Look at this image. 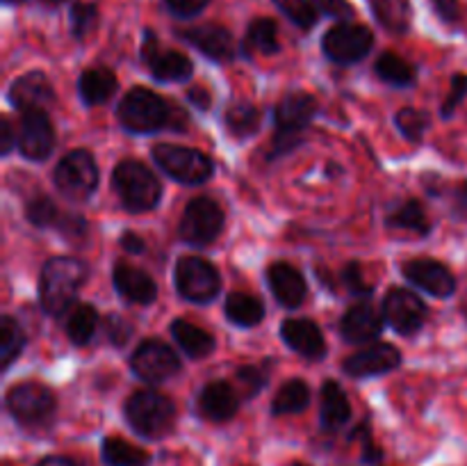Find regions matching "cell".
Wrapping results in <instances>:
<instances>
[{
  "label": "cell",
  "instance_id": "obj_49",
  "mask_svg": "<svg viewBox=\"0 0 467 466\" xmlns=\"http://www.w3.org/2000/svg\"><path fill=\"white\" fill-rule=\"evenodd\" d=\"M433 7V12L442 18L445 23L454 26L463 18V12H461V3L459 0H429Z\"/></svg>",
  "mask_w": 467,
  "mask_h": 466
},
{
  "label": "cell",
  "instance_id": "obj_38",
  "mask_svg": "<svg viewBox=\"0 0 467 466\" xmlns=\"http://www.w3.org/2000/svg\"><path fill=\"white\" fill-rule=\"evenodd\" d=\"M26 217L32 227L36 228H50V227H57L59 217V208L55 206V201L46 195H35L27 199L26 204Z\"/></svg>",
  "mask_w": 467,
  "mask_h": 466
},
{
  "label": "cell",
  "instance_id": "obj_13",
  "mask_svg": "<svg viewBox=\"0 0 467 466\" xmlns=\"http://www.w3.org/2000/svg\"><path fill=\"white\" fill-rule=\"evenodd\" d=\"M53 146L55 131L46 110H30V112H23L21 132H18V151H21L27 160L41 163V160H46L53 154Z\"/></svg>",
  "mask_w": 467,
  "mask_h": 466
},
{
  "label": "cell",
  "instance_id": "obj_7",
  "mask_svg": "<svg viewBox=\"0 0 467 466\" xmlns=\"http://www.w3.org/2000/svg\"><path fill=\"white\" fill-rule=\"evenodd\" d=\"M176 288L194 304H208L222 291V277L213 263L199 256H185L176 263Z\"/></svg>",
  "mask_w": 467,
  "mask_h": 466
},
{
  "label": "cell",
  "instance_id": "obj_12",
  "mask_svg": "<svg viewBox=\"0 0 467 466\" xmlns=\"http://www.w3.org/2000/svg\"><path fill=\"white\" fill-rule=\"evenodd\" d=\"M427 304L409 288H392L383 300V318L401 336L420 332L427 323Z\"/></svg>",
  "mask_w": 467,
  "mask_h": 466
},
{
  "label": "cell",
  "instance_id": "obj_18",
  "mask_svg": "<svg viewBox=\"0 0 467 466\" xmlns=\"http://www.w3.org/2000/svg\"><path fill=\"white\" fill-rule=\"evenodd\" d=\"M404 277L420 291L429 292L433 297H450L456 291L454 274L447 270V265L431 259H415L404 265Z\"/></svg>",
  "mask_w": 467,
  "mask_h": 466
},
{
  "label": "cell",
  "instance_id": "obj_23",
  "mask_svg": "<svg viewBox=\"0 0 467 466\" xmlns=\"http://www.w3.org/2000/svg\"><path fill=\"white\" fill-rule=\"evenodd\" d=\"M199 409L213 423H226L240 409V396L228 382L205 384L199 396Z\"/></svg>",
  "mask_w": 467,
  "mask_h": 466
},
{
  "label": "cell",
  "instance_id": "obj_47",
  "mask_svg": "<svg viewBox=\"0 0 467 466\" xmlns=\"http://www.w3.org/2000/svg\"><path fill=\"white\" fill-rule=\"evenodd\" d=\"M169 12L178 18H194L210 5V0H164Z\"/></svg>",
  "mask_w": 467,
  "mask_h": 466
},
{
  "label": "cell",
  "instance_id": "obj_14",
  "mask_svg": "<svg viewBox=\"0 0 467 466\" xmlns=\"http://www.w3.org/2000/svg\"><path fill=\"white\" fill-rule=\"evenodd\" d=\"M401 365V352L397 350L392 343H372V345L363 347L356 355L347 356L342 370L349 377L363 379L374 377V375L390 373V370L400 368Z\"/></svg>",
  "mask_w": 467,
  "mask_h": 466
},
{
  "label": "cell",
  "instance_id": "obj_40",
  "mask_svg": "<svg viewBox=\"0 0 467 466\" xmlns=\"http://www.w3.org/2000/svg\"><path fill=\"white\" fill-rule=\"evenodd\" d=\"M395 123L406 140L418 144V142L424 140V132L431 126V119H429L427 112H422V110L418 108H401L400 112L395 114Z\"/></svg>",
  "mask_w": 467,
  "mask_h": 466
},
{
  "label": "cell",
  "instance_id": "obj_5",
  "mask_svg": "<svg viewBox=\"0 0 467 466\" xmlns=\"http://www.w3.org/2000/svg\"><path fill=\"white\" fill-rule=\"evenodd\" d=\"M55 187L71 201H85L99 187V167L89 151L76 149L64 155L53 172Z\"/></svg>",
  "mask_w": 467,
  "mask_h": 466
},
{
  "label": "cell",
  "instance_id": "obj_44",
  "mask_svg": "<svg viewBox=\"0 0 467 466\" xmlns=\"http://www.w3.org/2000/svg\"><path fill=\"white\" fill-rule=\"evenodd\" d=\"M132 332H135L132 324L128 323L126 318H121V315L112 313L105 318V336H108V341L112 343V345L117 347L126 345V343L132 338Z\"/></svg>",
  "mask_w": 467,
  "mask_h": 466
},
{
  "label": "cell",
  "instance_id": "obj_33",
  "mask_svg": "<svg viewBox=\"0 0 467 466\" xmlns=\"http://www.w3.org/2000/svg\"><path fill=\"white\" fill-rule=\"evenodd\" d=\"M310 402V388L304 379H290L278 388L276 397L272 402V414L274 416H287V414H299L308 407Z\"/></svg>",
  "mask_w": 467,
  "mask_h": 466
},
{
  "label": "cell",
  "instance_id": "obj_50",
  "mask_svg": "<svg viewBox=\"0 0 467 466\" xmlns=\"http://www.w3.org/2000/svg\"><path fill=\"white\" fill-rule=\"evenodd\" d=\"M447 199H450L451 213H454L456 217L467 219V181L451 185L450 192H447Z\"/></svg>",
  "mask_w": 467,
  "mask_h": 466
},
{
  "label": "cell",
  "instance_id": "obj_10",
  "mask_svg": "<svg viewBox=\"0 0 467 466\" xmlns=\"http://www.w3.org/2000/svg\"><path fill=\"white\" fill-rule=\"evenodd\" d=\"M55 393L41 382H23L9 388L7 409L18 423L23 425H41L55 414Z\"/></svg>",
  "mask_w": 467,
  "mask_h": 466
},
{
  "label": "cell",
  "instance_id": "obj_55",
  "mask_svg": "<svg viewBox=\"0 0 467 466\" xmlns=\"http://www.w3.org/2000/svg\"><path fill=\"white\" fill-rule=\"evenodd\" d=\"M5 5H21V3H27V0H3Z\"/></svg>",
  "mask_w": 467,
  "mask_h": 466
},
{
  "label": "cell",
  "instance_id": "obj_11",
  "mask_svg": "<svg viewBox=\"0 0 467 466\" xmlns=\"http://www.w3.org/2000/svg\"><path fill=\"white\" fill-rule=\"evenodd\" d=\"M130 365L137 377L149 384H158L173 377L181 370V359L167 343L149 338V341L140 343V347L132 352Z\"/></svg>",
  "mask_w": 467,
  "mask_h": 466
},
{
  "label": "cell",
  "instance_id": "obj_25",
  "mask_svg": "<svg viewBox=\"0 0 467 466\" xmlns=\"http://www.w3.org/2000/svg\"><path fill=\"white\" fill-rule=\"evenodd\" d=\"M171 334L176 338V343L181 345V350L185 352L192 359H203V356L213 355L214 350V336L205 329L196 327L190 320H173L171 323Z\"/></svg>",
  "mask_w": 467,
  "mask_h": 466
},
{
  "label": "cell",
  "instance_id": "obj_24",
  "mask_svg": "<svg viewBox=\"0 0 467 466\" xmlns=\"http://www.w3.org/2000/svg\"><path fill=\"white\" fill-rule=\"evenodd\" d=\"M78 91H80L85 105H100L112 99V94L117 91V76L108 67L87 69L78 82Z\"/></svg>",
  "mask_w": 467,
  "mask_h": 466
},
{
  "label": "cell",
  "instance_id": "obj_1",
  "mask_svg": "<svg viewBox=\"0 0 467 466\" xmlns=\"http://www.w3.org/2000/svg\"><path fill=\"white\" fill-rule=\"evenodd\" d=\"M117 114L121 126L137 135L158 132L164 128H173V131L187 128V114L146 87H132L119 103Z\"/></svg>",
  "mask_w": 467,
  "mask_h": 466
},
{
  "label": "cell",
  "instance_id": "obj_39",
  "mask_svg": "<svg viewBox=\"0 0 467 466\" xmlns=\"http://www.w3.org/2000/svg\"><path fill=\"white\" fill-rule=\"evenodd\" d=\"M274 3L301 30H310L317 26L319 9L315 0H274Z\"/></svg>",
  "mask_w": 467,
  "mask_h": 466
},
{
  "label": "cell",
  "instance_id": "obj_52",
  "mask_svg": "<svg viewBox=\"0 0 467 466\" xmlns=\"http://www.w3.org/2000/svg\"><path fill=\"white\" fill-rule=\"evenodd\" d=\"M14 140H16V137H14L12 123H9V119H3V122H0V151H3V155L12 154L14 146L18 144V142Z\"/></svg>",
  "mask_w": 467,
  "mask_h": 466
},
{
  "label": "cell",
  "instance_id": "obj_48",
  "mask_svg": "<svg viewBox=\"0 0 467 466\" xmlns=\"http://www.w3.org/2000/svg\"><path fill=\"white\" fill-rule=\"evenodd\" d=\"M315 5H317L319 12L331 18L347 21V18L354 16V5L349 0H315Z\"/></svg>",
  "mask_w": 467,
  "mask_h": 466
},
{
  "label": "cell",
  "instance_id": "obj_17",
  "mask_svg": "<svg viewBox=\"0 0 467 466\" xmlns=\"http://www.w3.org/2000/svg\"><path fill=\"white\" fill-rule=\"evenodd\" d=\"M9 103L18 112H30V110H46L55 101L53 85L48 76L41 71H27L18 76L9 87Z\"/></svg>",
  "mask_w": 467,
  "mask_h": 466
},
{
  "label": "cell",
  "instance_id": "obj_36",
  "mask_svg": "<svg viewBox=\"0 0 467 466\" xmlns=\"http://www.w3.org/2000/svg\"><path fill=\"white\" fill-rule=\"evenodd\" d=\"M374 71L392 87H410L415 82V69L395 53H383L374 64Z\"/></svg>",
  "mask_w": 467,
  "mask_h": 466
},
{
  "label": "cell",
  "instance_id": "obj_46",
  "mask_svg": "<svg viewBox=\"0 0 467 466\" xmlns=\"http://www.w3.org/2000/svg\"><path fill=\"white\" fill-rule=\"evenodd\" d=\"M57 228H59V233H62V236L71 242L82 240V238L87 236L85 217H80V215H76V213L62 215L57 222Z\"/></svg>",
  "mask_w": 467,
  "mask_h": 466
},
{
  "label": "cell",
  "instance_id": "obj_34",
  "mask_svg": "<svg viewBox=\"0 0 467 466\" xmlns=\"http://www.w3.org/2000/svg\"><path fill=\"white\" fill-rule=\"evenodd\" d=\"M103 461L105 466H146L149 452L119 437H109L103 441Z\"/></svg>",
  "mask_w": 467,
  "mask_h": 466
},
{
  "label": "cell",
  "instance_id": "obj_56",
  "mask_svg": "<svg viewBox=\"0 0 467 466\" xmlns=\"http://www.w3.org/2000/svg\"><path fill=\"white\" fill-rule=\"evenodd\" d=\"M328 172H331V174H340V167H337V164H328Z\"/></svg>",
  "mask_w": 467,
  "mask_h": 466
},
{
  "label": "cell",
  "instance_id": "obj_19",
  "mask_svg": "<svg viewBox=\"0 0 467 466\" xmlns=\"http://www.w3.org/2000/svg\"><path fill=\"white\" fill-rule=\"evenodd\" d=\"M281 336L285 341V345L290 350H295L296 355H301L308 361H319L327 355V341H324V334L313 320L306 318H290L283 323Z\"/></svg>",
  "mask_w": 467,
  "mask_h": 466
},
{
  "label": "cell",
  "instance_id": "obj_54",
  "mask_svg": "<svg viewBox=\"0 0 467 466\" xmlns=\"http://www.w3.org/2000/svg\"><path fill=\"white\" fill-rule=\"evenodd\" d=\"M36 466H76V461L68 460V457H46Z\"/></svg>",
  "mask_w": 467,
  "mask_h": 466
},
{
  "label": "cell",
  "instance_id": "obj_20",
  "mask_svg": "<svg viewBox=\"0 0 467 466\" xmlns=\"http://www.w3.org/2000/svg\"><path fill=\"white\" fill-rule=\"evenodd\" d=\"M267 283L269 291L274 292V297L278 300V304L285 306V309H296V306L304 304L306 295H308V286H306V279L295 265L290 263H272L267 268Z\"/></svg>",
  "mask_w": 467,
  "mask_h": 466
},
{
  "label": "cell",
  "instance_id": "obj_15",
  "mask_svg": "<svg viewBox=\"0 0 467 466\" xmlns=\"http://www.w3.org/2000/svg\"><path fill=\"white\" fill-rule=\"evenodd\" d=\"M181 39H185L187 44L194 46L196 50L205 55V58L214 59V62H231L237 55V44L235 37L231 35V30L219 23H203V26L187 27V30L178 32Z\"/></svg>",
  "mask_w": 467,
  "mask_h": 466
},
{
  "label": "cell",
  "instance_id": "obj_4",
  "mask_svg": "<svg viewBox=\"0 0 467 466\" xmlns=\"http://www.w3.org/2000/svg\"><path fill=\"white\" fill-rule=\"evenodd\" d=\"M114 190L130 213H146L160 204L162 185L140 160H121L112 174Z\"/></svg>",
  "mask_w": 467,
  "mask_h": 466
},
{
  "label": "cell",
  "instance_id": "obj_42",
  "mask_svg": "<svg viewBox=\"0 0 467 466\" xmlns=\"http://www.w3.org/2000/svg\"><path fill=\"white\" fill-rule=\"evenodd\" d=\"M269 365L272 364L267 359L265 365H242V368H237L235 379L242 387V391H244V397H254L263 391L269 379Z\"/></svg>",
  "mask_w": 467,
  "mask_h": 466
},
{
  "label": "cell",
  "instance_id": "obj_31",
  "mask_svg": "<svg viewBox=\"0 0 467 466\" xmlns=\"http://www.w3.org/2000/svg\"><path fill=\"white\" fill-rule=\"evenodd\" d=\"M99 324L100 318L94 304H78L67 320L68 341L78 347L87 345V343H91V338H94Z\"/></svg>",
  "mask_w": 467,
  "mask_h": 466
},
{
  "label": "cell",
  "instance_id": "obj_28",
  "mask_svg": "<svg viewBox=\"0 0 467 466\" xmlns=\"http://www.w3.org/2000/svg\"><path fill=\"white\" fill-rule=\"evenodd\" d=\"M146 64H149L155 80L160 82H182L192 76V71H194L192 59L187 58L185 53H178V50L160 48Z\"/></svg>",
  "mask_w": 467,
  "mask_h": 466
},
{
  "label": "cell",
  "instance_id": "obj_45",
  "mask_svg": "<svg viewBox=\"0 0 467 466\" xmlns=\"http://www.w3.org/2000/svg\"><path fill=\"white\" fill-rule=\"evenodd\" d=\"M465 96H467V76L465 73H456V76L451 78L450 96H447L445 103H442V117L450 119L451 114L456 112V108L463 103Z\"/></svg>",
  "mask_w": 467,
  "mask_h": 466
},
{
  "label": "cell",
  "instance_id": "obj_21",
  "mask_svg": "<svg viewBox=\"0 0 467 466\" xmlns=\"http://www.w3.org/2000/svg\"><path fill=\"white\" fill-rule=\"evenodd\" d=\"M383 320L381 313L374 309L372 304H360L351 306L340 320V334L347 343H354V345H365V343H372L381 336L383 332Z\"/></svg>",
  "mask_w": 467,
  "mask_h": 466
},
{
  "label": "cell",
  "instance_id": "obj_9",
  "mask_svg": "<svg viewBox=\"0 0 467 466\" xmlns=\"http://www.w3.org/2000/svg\"><path fill=\"white\" fill-rule=\"evenodd\" d=\"M223 231V210L210 196H196L187 204L181 219V238L187 245L205 247Z\"/></svg>",
  "mask_w": 467,
  "mask_h": 466
},
{
  "label": "cell",
  "instance_id": "obj_29",
  "mask_svg": "<svg viewBox=\"0 0 467 466\" xmlns=\"http://www.w3.org/2000/svg\"><path fill=\"white\" fill-rule=\"evenodd\" d=\"M372 12L377 21L392 35H406L413 21L410 0H372Z\"/></svg>",
  "mask_w": 467,
  "mask_h": 466
},
{
  "label": "cell",
  "instance_id": "obj_8",
  "mask_svg": "<svg viewBox=\"0 0 467 466\" xmlns=\"http://www.w3.org/2000/svg\"><path fill=\"white\" fill-rule=\"evenodd\" d=\"M374 46V35L360 23H337L324 35L322 50L331 62L356 64L369 55Z\"/></svg>",
  "mask_w": 467,
  "mask_h": 466
},
{
  "label": "cell",
  "instance_id": "obj_2",
  "mask_svg": "<svg viewBox=\"0 0 467 466\" xmlns=\"http://www.w3.org/2000/svg\"><path fill=\"white\" fill-rule=\"evenodd\" d=\"M87 281V265L73 256H55L46 260L39 277V300L48 315H62L76 302Z\"/></svg>",
  "mask_w": 467,
  "mask_h": 466
},
{
  "label": "cell",
  "instance_id": "obj_27",
  "mask_svg": "<svg viewBox=\"0 0 467 466\" xmlns=\"http://www.w3.org/2000/svg\"><path fill=\"white\" fill-rule=\"evenodd\" d=\"M242 50L244 55H274L281 50V41H278V26L274 18H255L246 27L244 41H242Z\"/></svg>",
  "mask_w": 467,
  "mask_h": 466
},
{
  "label": "cell",
  "instance_id": "obj_6",
  "mask_svg": "<svg viewBox=\"0 0 467 466\" xmlns=\"http://www.w3.org/2000/svg\"><path fill=\"white\" fill-rule=\"evenodd\" d=\"M153 160L169 178L185 185L205 183L214 172L213 160L201 151L178 144H158L153 149Z\"/></svg>",
  "mask_w": 467,
  "mask_h": 466
},
{
  "label": "cell",
  "instance_id": "obj_43",
  "mask_svg": "<svg viewBox=\"0 0 467 466\" xmlns=\"http://www.w3.org/2000/svg\"><path fill=\"white\" fill-rule=\"evenodd\" d=\"M342 281H345L347 291L351 292V295H372L374 292V286L372 283L365 279V272L363 268H360V263H347L345 270H342Z\"/></svg>",
  "mask_w": 467,
  "mask_h": 466
},
{
  "label": "cell",
  "instance_id": "obj_41",
  "mask_svg": "<svg viewBox=\"0 0 467 466\" xmlns=\"http://www.w3.org/2000/svg\"><path fill=\"white\" fill-rule=\"evenodd\" d=\"M68 18H71V35L76 39H85L99 26V7L94 3H73Z\"/></svg>",
  "mask_w": 467,
  "mask_h": 466
},
{
  "label": "cell",
  "instance_id": "obj_37",
  "mask_svg": "<svg viewBox=\"0 0 467 466\" xmlns=\"http://www.w3.org/2000/svg\"><path fill=\"white\" fill-rule=\"evenodd\" d=\"M26 347V332L12 315H3L0 320V361L3 368H9L21 356Z\"/></svg>",
  "mask_w": 467,
  "mask_h": 466
},
{
  "label": "cell",
  "instance_id": "obj_53",
  "mask_svg": "<svg viewBox=\"0 0 467 466\" xmlns=\"http://www.w3.org/2000/svg\"><path fill=\"white\" fill-rule=\"evenodd\" d=\"M119 242H121V247L128 251V254H141V251H144V247H146L144 240H141V238L137 236L135 231H126Z\"/></svg>",
  "mask_w": 467,
  "mask_h": 466
},
{
  "label": "cell",
  "instance_id": "obj_30",
  "mask_svg": "<svg viewBox=\"0 0 467 466\" xmlns=\"http://www.w3.org/2000/svg\"><path fill=\"white\" fill-rule=\"evenodd\" d=\"M226 315L237 327H255L265 318V304L249 292H233L226 300Z\"/></svg>",
  "mask_w": 467,
  "mask_h": 466
},
{
  "label": "cell",
  "instance_id": "obj_3",
  "mask_svg": "<svg viewBox=\"0 0 467 466\" xmlns=\"http://www.w3.org/2000/svg\"><path fill=\"white\" fill-rule=\"evenodd\" d=\"M126 420L137 434L146 439L167 437L176 423V405L158 391H135L123 407Z\"/></svg>",
  "mask_w": 467,
  "mask_h": 466
},
{
  "label": "cell",
  "instance_id": "obj_26",
  "mask_svg": "<svg viewBox=\"0 0 467 466\" xmlns=\"http://www.w3.org/2000/svg\"><path fill=\"white\" fill-rule=\"evenodd\" d=\"M319 416H322V425L327 429H340L351 418L349 397L342 391L340 384L333 382V379L324 382L322 387V409H319Z\"/></svg>",
  "mask_w": 467,
  "mask_h": 466
},
{
  "label": "cell",
  "instance_id": "obj_35",
  "mask_svg": "<svg viewBox=\"0 0 467 466\" xmlns=\"http://www.w3.org/2000/svg\"><path fill=\"white\" fill-rule=\"evenodd\" d=\"M223 119H226V128L231 131V135L246 140V137L258 132L263 114H260V110L254 103H233L226 110V117Z\"/></svg>",
  "mask_w": 467,
  "mask_h": 466
},
{
  "label": "cell",
  "instance_id": "obj_51",
  "mask_svg": "<svg viewBox=\"0 0 467 466\" xmlns=\"http://www.w3.org/2000/svg\"><path fill=\"white\" fill-rule=\"evenodd\" d=\"M187 101L199 110H208L210 105H213V96H210L208 87H201V85L192 87V90L187 91Z\"/></svg>",
  "mask_w": 467,
  "mask_h": 466
},
{
  "label": "cell",
  "instance_id": "obj_58",
  "mask_svg": "<svg viewBox=\"0 0 467 466\" xmlns=\"http://www.w3.org/2000/svg\"><path fill=\"white\" fill-rule=\"evenodd\" d=\"M287 466H308V464H304V461H292V464H287Z\"/></svg>",
  "mask_w": 467,
  "mask_h": 466
},
{
  "label": "cell",
  "instance_id": "obj_57",
  "mask_svg": "<svg viewBox=\"0 0 467 466\" xmlns=\"http://www.w3.org/2000/svg\"><path fill=\"white\" fill-rule=\"evenodd\" d=\"M46 5H62V3H67V0H44Z\"/></svg>",
  "mask_w": 467,
  "mask_h": 466
},
{
  "label": "cell",
  "instance_id": "obj_22",
  "mask_svg": "<svg viewBox=\"0 0 467 466\" xmlns=\"http://www.w3.org/2000/svg\"><path fill=\"white\" fill-rule=\"evenodd\" d=\"M114 288L119 291V295L123 300L132 302V304L149 306L153 304L155 297H158V286L150 279V274H146L144 270L135 268V265L128 263H117L112 272Z\"/></svg>",
  "mask_w": 467,
  "mask_h": 466
},
{
  "label": "cell",
  "instance_id": "obj_16",
  "mask_svg": "<svg viewBox=\"0 0 467 466\" xmlns=\"http://www.w3.org/2000/svg\"><path fill=\"white\" fill-rule=\"evenodd\" d=\"M317 114V99L306 91H292L283 96L281 103L274 110V123L276 132L292 137H304V131Z\"/></svg>",
  "mask_w": 467,
  "mask_h": 466
},
{
  "label": "cell",
  "instance_id": "obj_32",
  "mask_svg": "<svg viewBox=\"0 0 467 466\" xmlns=\"http://www.w3.org/2000/svg\"><path fill=\"white\" fill-rule=\"evenodd\" d=\"M386 224L390 228H401V231H413L418 236H429L431 231V222H429L427 213H424L422 204L418 199H409L406 204H401L400 208L392 210L388 215Z\"/></svg>",
  "mask_w": 467,
  "mask_h": 466
},
{
  "label": "cell",
  "instance_id": "obj_59",
  "mask_svg": "<svg viewBox=\"0 0 467 466\" xmlns=\"http://www.w3.org/2000/svg\"><path fill=\"white\" fill-rule=\"evenodd\" d=\"M463 313H465V320H467V304H465V309H463Z\"/></svg>",
  "mask_w": 467,
  "mask_h": 466
}]
</instances>
